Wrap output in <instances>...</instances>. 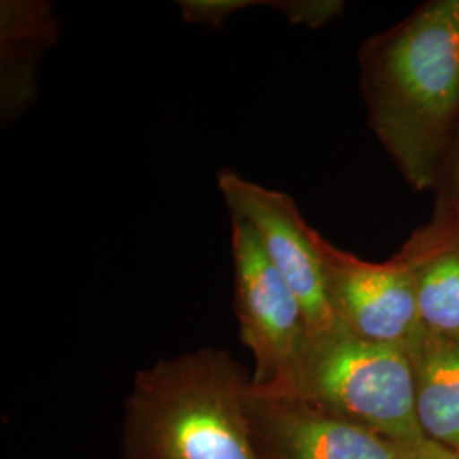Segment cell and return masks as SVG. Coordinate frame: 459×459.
I'll use <instances>...</instances> for the list:
<instances>
[{
    "label": "cell",
    "instance_id": "11",
    "mask_svg": "<svg viewBox=\"0 0 459 459\" xmlns=\"http://www.w3.org/2000/svg\"><path fill=\"white\" fill-rule=\"evenodd\" d=\"M434 212L446 216L459 230V128L446 152L436 184Z\"/></svg>",
    "mask_w": 459,
    "mask_h": 459
},
{
    "label": "cell",
    "instance_id": "3",
    "mask_svg": "<svg viewBox=\"0 0 459 459\" xmlns=\"http://www.w3.org/2000/svg\"><path fill=\"white\" fill-rule=\"evenodd\" d=\"M279 394L299 396L398 446L426 437L417 420L409 352L362 339L341 322L307 337L293 383Z\"/></svg>",
    "mask_w": 459,
    "mask_h": 459
},
{
    "label": "cell",
    "instance_id": "7",
    "mask_svg": "<svg viewBox=\"0 0 459 459\" xmlns=\"http://www.w3.org/2000/svg\"><path fill=\"white\" fill-rule=\"evenodd\" d=\"M252 444L259 459H400V446L290 394L250 386Z\"/></svg>",
    "mask_w": 459,
    "mask_h": 459
},
{
    "label": "cell",
    "instance_id": "13",
    "mask_svg": "<svg viewBox=\"0 0 459 459\" xmlns=\"http://www.w3.org/2000/svg\"><path fill=\"white\" fill-rule=\"evenodd\" d=\"M257 4H263V2H254V0H184L179 2L182 17L187 22L203 24L208 28H220L223 21H227V17Z\"/></svg>",
    "mask_w": 459,
    "mask_h": 459
},
{
    "label": "cell",
    "instance_id": "4",
    "mask_svg": "<svg viewBox=\"0 0 459 459\" xmlns=\"http://www.w3.org/2000/svg\"><path fill=\"white\" fill-rule=\"evenodd\" d=\"M318 250L337 320L362 339L409 352L426 332L417 305L420 248L415 237L385 263L361 259L322 235Z\"/></svg>",
    "mask_w": 459,
    "mask_h": 459
},
{
    "label": "cell",
    "instance_id": "6",
    "mask_svg": "<svg viewBox=\"0 0 459 459\" xmlns=\"http://www.w3.org/2000/svg\"><path fill=\"white\" fill-rule=\"evenodd\" d=\"M218 187L231 221L254 231L267 259L296 296L307 324V337L325 333L339 324L328 298L325 267L318 250V230L310 227L295 199L233 170L218 174Z\"/></svg>",
    "mask_w": 459,
    "mask_h": 459
},
{
    "label": "cell",
    "instance_id": "2",
    "mask_svg": "<svg viewBox=\"0 0 459 459\" xmlns=\"http://www.w3.org/2000/svg\"><path fill=\"white\" fill-rule=\"evenodd\" d=\"M252 377L225 349L153 362L133 381L123 459H259L247 396Z\"/></svg>",
    "mask_w": 459,
    "mask_h": 459
},
{
    "label": "cell",
    "instance_id": "9",
    "mask_svg": "<svg viewBox=\"0 0 459 459\" xmlns=\"http://www.w3.org/2000/svg\"><path fill=\"white\" fill-rule=\"evenodd\" d=\"M422 434L459 453V337L424 332L409 351Z\"/></svg>",
    "mask_w": 459,
    "mask_h": 459
},
{
    "label": "cell",
    "instance_id": "15",
    "mask_svg": "<svg viewBox=\"0 0 459 459\" xmlns=\"http://www.w3.org/2000/svg\"><path fill=\"white\" fill-rule=\"evenodd\" d=\"M458 456H459V453H458Z\"/></svg>",
    "mask_w": 459,
    "mask_h": 459
},
{
    "label": "cell",
    "instance_id": "8",
    "mask_svg": "<svg viewBox=\"0 0 459 459\" xmlns=\"http://www.w3.org/2000/svg\"><path fill=\"white\" fill-rule=\"evenodd\" d=\"M2 34V119L14 121L36 94V74L43 53L58 36V19L48 2L4 0Z\"/></svg>",
    "mask_w": 459,
    "mask_h": 459
},
{
    "label": "cell",
    "instance_id": "12",
    "mask_svg": "<svg viewBox=\"0 0 459 459\" xmlns=\"http://www.w3.org/2000/svg\"><path fill=\"white\" fill-rule=\"evenodd\" d=\"M269 4L276 5V9L293 24H305L310 28H320L344 11V2L339 0H290Z\"/></svg>",
    "mask_w": 459,
    "mask_h": 459
},
{
    "label": "cell",
    "instance_id": "10",
    "mask_svg": "<svg viewBox=\"0 0 459 459\" xmlns=\"http://www.w3.org/2000/svg\"><path fill=\"white\" fill-rule=\"evenodd\" d=\"M420 248L417 305L422 327L441 337H459V230L434 212L413 231Z\"/></svg>",
    "mask_w": 459,
    "mask_h": 459
},
{
    "label": "cell",
    "instance_id": "14",
    "mask_svg": "<svg viewBox=\"0 0 459 459\" xmlns=\"http://www.w3.org/2000/svg\"><path fill=\"white\" fill-rule=\"evenodd\" d=\"M400 459H459L458 453L427 437L400 446Z\"/></svg>",
    "mask_w": 459,
    "mask_h": 459
},
{
    "label": "cell",
    "instance_id": "1",
    "mask_svg": "<svg viewBox=\"0 0 459 459\" xmlns=\"http://www.w3.org/2000/svg\"><path fill=\"white\" fill-rule=\"evenodd\" d=\"M371 130L415 191L436 189L459 128V0H429L359 49Z\"/></svg>",
    "mask_w": 459,
    "mask_h": 459
},
{
    "label": "cell",
    "instance_id": "5",
    "mask_svg": "<svg viewBox=\"0 0 459 459\" xmlns=\"http://www.w3.org/2000/svg\"><path fill=\"white\" fill-rule=\"evenodd\" d=\"M231 257L240 339L255 361L252 383L288 392L307 341L301 307L254 231L240 221H231Z\"/></svg>",
    "mask_w": 459,
    "mask_h": 459
}]
</instances>
